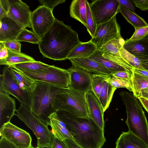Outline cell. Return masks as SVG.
Instances as JSON below:
<instances>
[{"mask_svg":"<svg viewBox=\"0 0 148 148\" xmlns=\"http://www.w3.org/2000/svg\"><path fill=\"white\" fill-rule=\"evenodd\" d=\"M77 32L63 21L56 18L38 45L44 57L54 61L66 60L71 51L80 42Z\"/></svg>","mask_w":148,"mask_h":148,"instance_id":"cell-1","label":"cell"},{"mask_svg":"<svg viewBox=\"0 0 148 148\" xmlns=\"http://www.w3.org/2000/svg\"><path fill=\"white\" fill-rule=\"evenodd\" d=\"M73 140L83 148H101L106 141L104 130L90 118L75 117L65 111L56 112Z\"/></svg>","mask_w":148,"mask_h":148,"instance_id":"cell-2","label":"cell"},{"mask_svg":"<svg viewBox=\"0 0 148 148\" xmlns=\"http://www.w3.org/2000/svg\"><path fill=\"white\" fill-rule=\"evenodd\" d=\"M61 88L44 82L36 81L31 92L29 110L36 116L48 126L49 117L53 112L54 98Z\"/></svg>","mask_w":148,"mask_h":148,"instance_id":"cell-3","label":"cell"},{"mask_svg":"<svg viewBox=\"0 0 148 148\" xmlns=\"http://www.w3.org/2000/svg\"><path fill=\"white\" fill-rule=\"evenodd\" d=\"M119 95L126 109L128 131L148 145V122L140 101L131 93L121 91Z\"/></svg>","mask_w":148,"mask_h":148,"instance_id":"cell-4","label":"cell"},{"mask_svg":"<svg viewBox=\"0 0 148 148\" xmlns=\"http://www.w3.org/2000/svg\"><path fill=\"white\" fill-rule=\"evenodd\" d=\"M53 108L55 112L65 111L79 118H89L86 94L70 88H61L55 96Z\"/></svg>","mask_w":148,"mask_h":148,"instance_id":"cell-5","label":"cell"},{"mask_svg":"<svg viewBox=\"0 0 148 148\" xmlns=\"http://www.w3.org/2000/svg\"><path fill=\"white\" fill-rule=\"evenodd\" d=\"M15 115L23 121L33 132L37 139V147L51 148L53 136L48 125L35 115L26 106L20 103Z\"/></svg>","mask_w":148,"mask_h":148,"instance_id":"cell-6","label":"cell"},{"mask_svg":"<svg viewBox=\"0 0 148 148\" xmlns=\"http://www.w3.org/2000/svg\"><path fill=\"white\" fill-rule=\"evenodd\" d=\"M20 71L35 81L45 82L61 88H69L70 75L67 69L53 65L42 72Z\"/></svg>","mask_w":148,"mask_h":148,"instance_id":"cell-7","label":"cell"},{"mask_svg":"<svg viewBox=\"0 0 148 148\" xmlns=\"http://www.w3.org/2000/svg\"><path fill=\"white\" fill-rule=\"evenodd\" d=\"M0 91L11 95L30 109L31 92L23 90L12 74L9 67L4 66L0 75Z\"/></svg>","mask_w":148,"mask_h":148,"instance_id":"cell-8","label":"cell"},{"mask_svg":"<svg viewBox=\"0 0 148 148\" xmlns=\"http://www.w3.org/2000/svg\"><path fill=\"white\" fill-rule=\"evenodd\" d=\"M97 26L106 23L120 13V5L117 0H96L89 3Z\"/></svg>","mask_w":148,"mask_h":148,"instance_id":"cell-9","label":"cell"},{"mask_svg":"<svg viewBox=\"0 0 148 148\" xmlns=\"http://www.w3.org/2000/svg\"><path fill=\"white\" fill-rule=\"evenodd\" d=\"M56 18L50 8L45 5L39 6L32 14L33 32L41 39L51 27Z\"/></svg>","mask_w":148,"mask_h":148,"instance_id":"cell-10","label":"cell"},{"mask_svg":"<svg viewBox=\"0 0 148 148\" xmlns=\"http://www.w3.org/2000/svg\"><path fill=\"white\" fill-rule=\"evenodd\" d=\"M1 137L5 138L17 148H29L32 138L29 133L10 122L0 128Z\"/></svg>","mask_w":148,"mask_h":148,"instance_id":"cell-11","label":"cell"},{"mask_svg":"<svg viewBox=\"0 0 148 148\" xmlns=\"http://www.w3.org/2000/svg\"><path fill=\"white\" fill-rule=\"evenodd\" d=\"M120 27L115 16L108 21L97 26L94 35L90 40L97 49L109 41L121 35Z\"/></svg>","mask_w":148,"mask_h":148,"instance_id":"cell-12","label":"cell"},{"mask_svg":"<svg viewBox=\"0 0 148 148\" xmlns=\"http://www.w3.org/2000/svg\"><path fill=\"white\" fill-rule=\"evenodd\" d=\"M67 70L70 75L69 88L86 94L92 91L91 73L73 65Z\"/></svg>","mask_w":148,"mask_h":148,"instance_id":"cell-13","label":"cell"},{"mask_svg":"<svg viewBox=\"0 0 148 148\" xmlns=\"http://www.w3.org/2000/svg\"><path fill=\"white\" fill-rule=\"evenodd\" d=\"M8 15L24 28H32V12L29 6L20 0H8Z\"/></svg>","mask_w":148,"mask_h":148,"instance_id":"cell-14","label":"cell"},{"mask_svg":"<svg viewBox=\"0 0 148 148\" xmlns=\"http://www.w3.org/2000/svg\"><path fill=\"white\" fill-rule=\"evenodd\" d=\"M0 42L16 40L24 28L8 15L0 18Z\"/></svg>","mask_w":148,"mask_h":148,"instance_id":"cell-15","label":"cell"},{"mask_svg":"<svg viewBox=\"0 0 148 148\" xmlns=\"http://www.w3.org/2000/svg\"><path fill=\"white\" fill-rule=\"evenodd\" d=\"M86 97L89 117L104 130V112L98 98L92 91L86 93Z\"/></svg>","mask_w":148,"mask_h":148,"instance_id":"cell-16","label":"cell"},{"mask_svg":"<svg viewBox=\"0 0 148 148\" xmlns=\"http://www.w3.org/2000/svg\"><path fill=\"white\" fill-rule=\"evenodd\" d=\"M15 99L9 95L0 91V128L10 122L16 111Z\"/></svg>","mask_w":148,"mask_h":148,"instance_id":"cell-17","label":"cell"},{"mask_svg":"<svg viewBox=\"0 0 148 148\" xmlns=\"http://www.w3.org/2000/svg\"><path fill=\"white\" fill-rule=\"evenodd\" d=\"M72 65L82 68L94 74L111 75L115 72L104 67L97 62L88 58L69 60Z\"/></svg>","mask_w":148,"mask_h":148,"instance_id":"cell-18","label":"cell"},{"mask_svg":"<svg viewBox=\"0 0 148 148\" xmlns=\"http://www.w3.org/2000/svg\"><path fill=\"white\" fill-rule=\"evenodd\" d=\"M49 118V125L51 127V132L53 136L62 140L66 139L73 140L66 125L58 117L56 112L52 114Z\"/></svg>","mask_w":148,"mask_h":148,"instance_id":"cell-19","label":"cell"},{"mask_svg":"<svg viewBox=\"0 0 148 148\" xmlns=\"http://www.w3.org/2000/svg\"><path fill=\"white\" fill-rule=\"evenodd\" d=\"M116 144L119 148H148L145 143L129 131L122 132Z\"/></svg>","mask_w":148,"mask_h":148,"instance_id":"cell-20","label":"cell"},{"mask_svg":"<svg viewBox=\"0 0 148 148\" xmlns=\"http://www.w3.org/2000/svg\"><path fill=\"white\" fill-rule=\"evenodd\" d=\"M123 47L140 61L148 57V39L146 37L137 42L125 43Z\"/></svg>","mask_w":148,"mask_h":148,"instance_id":"cell-21","label":"cell"},{"mask_svg":"<svg viewBox=\"0 0 148 148\" xmlns=\"http://www.w3.org/2000/svg\"><path fill=\"white\" fill-rule=\"evenodd\" d=\"M97 49L96 45L90 40L85 42H81L71 51L66 60L88 58Z\"/></svg>","mask_w":148,"mask_h":148,"instance_id":"cell-22","label":"cell"},{"mask_svg":"<svg viewBox=\"0 0 148 148\" xmlns=\"http://www.w3.org/2000/svg\"><path fill=\"white\" fill-rule=\"evenodd\" d=\"M86 0H73L70 8V16L78 21L86 27Z\"/></svg>","mask_w":148,"mask_h":148,"instance_id":"cell-23","label":"cell"},{"mask_svg":"<svg viewBox=\"0 0 148 148\" xmlns=\"http://www.w3.org/2000/svg\"><path fill=\"white\" fill-rule=\"evenodd\" d=\"M8 50V56L0 60V64L9 67L18 64L35 61L31 57L21 52L13 51Z\"/></svg>","mask_w":148,"mask_h":148,"instance_id":"cell-24","label":"cell"},{"mask_svg":"<svg viewBox=\"0 0 148 148\" xmlns=\"http://www.w3.org/2000/svg\"><path fill=\"white\" fill-rule=\"evenodd\" d=\"M108 77L104 83L99 98L104 112L108 108L114 92L116 89V88L113 87L108 82Z\"/></svg>","mask_w":148,"mask_h":148,"instance_id":"cell-25","label":"cell"},{"mask_svg":"<svg viewBox=\"0 0 148 148\" xmlns=\"http://www.w3.org/2000/svg\"><path fill=\"white\" fill-rule=\"evenodd\" d=\"M50 66L40 61L35 60L18 64L10 67L21 71L36 72L43 71Z\"/></svg>","mask_w":148,"mask_h":148,"instance_id":"cell-26","label":"cell"},{"mask_svg":"<svg viewBox=\"0 0 148 148\" xmlns=\"http://www.w3.org/2000/svg\"><path fill=\"white\" fill-rule=\"evenodd\" d=\"M120 13L135 29L148 26L143 18L134 12L121 6L120 7Z\"/></svg>","mask_w":148,"mask_h":148,"instance_id":"cell-27","label":"cell"},{"mask_svg":"<svg viewBox=\"0 0 148 148\" xmlns=\"http://www.w3.org/2000/svg\"><path fill=\"white\" fill-rule=\"evenodd\" d=\"M14 77L23 90L31 92L34 88L36 82L21 72L14 68L9 67Z\"/></svg>","mask_w":148,"mask_h":148,"instance_id":"cell-28","label":"cell"},{"mask_svg":"<svg viewBox=\"0 0 148 148\" xmlns=\"http://www.w3.org/2000/svg\"><path fill=\"white\" fill-rule=\"evenodd\" d=\"M88 58L98 62L103 66L114 72L126 71L123 67L104 57L101 51L97 49L95 52Z\"/></svg>","mask_w":148,"mask_h":148,"instance_id":"cell-29","label":"cell"},{"mask_svg":"<svg viewBox=\"0 0 148 148\" xmlns=\"http://www.w3.org/2000/svg\"><path fill=\"white\" fill-rule=\"evenodd\" d=\"M125 43V40L120 35L109 41L98 49L103 52L120 55L119 51Z\"/></svg>","mask_w":148,"mask_h":148,"instance_id":"cell-30","label":"cell"},{"mask_svg":"<svg viewBox=\"0 0 148 148\" xmlns=\"http://www.w3.org/2000/svg\"><path fill=\"white\" fill-rule=\"evenodd\" d=\"M132 82L133 93L138 99L141 91L148 87V78L134 73L132 78Z\"/></svg>","mask_w":148,"mask_h":148,"instance_id":"cell-31","label":"cell"},{"mask_svg":"<svg viewBox=\"0 0 148 148\" xmlns=\"http://www.w3.org/2000/svg\"><path fill=\"white\" fill-rule=\"evenodd\" d=\"M103 56L124 68L132 76L134 68L122 58L120 55H116L109 53L102 52Z\"/></svg>","mask_w":148,"mask_h":148,"instance_id":"cell-32","label":"cell"},{"mask_svg":"<svg viewBox=\"0 0 148 148\" xmlns=\"http://www.w3.org/2000/svg\"><path fill=\"white\" fill-rule=\"evenodd\" d=\"M109 76L91 73L92 91L98 99L104 83Z\"/></svg>","mask_w":148,"mask_h":148,"instance_id":"cell-33","label":"cell"},{"mask_svg":"<svg viewBox=\"0 0 148 148\" xmlns=\"http://www.w3.org/2000/svg\"><path fill=\"white\" fill-rule=\"evenodd\" d=\"M119 53L121 57L134 68L142 70L145 69L139 59L128 52L123 47L120 49Z\"/></svg>","mask_w":148,"mask_h":148,"instance_id":"cell-34","label":"cell"},{"mask_svg":"<svg viewBox=\"0 0 148 148\" xmlns=\"http://www.w3.org/2000/svg\"><path fill=\"white\" fill-rule=\"evenodd\" d=\"M16 40L18 42H25L38 44L41 39L33 32L24 28L18 35Z\"/></svg>","mask_w":148,"mask_h":148,"instance_id":"cell-35","label":"cell"},{"mask_svg":"<svg viewBox=\"0 0 148 148\" xmlns=\"http://www.w3.org/2000/svg\"><path fill=\"white\" fill-rule=\"evenodd\" d=\"M108 81L113 87L115 88H125L133 92L132 82L128 80L119 78L111 75L108 76Z\"/></svg>","mask_w":148,"mask_h":148,"instance_id":"cell-36","label":"cell"},{"mask_svg":"<svg viewBox=\"0 0 148 148\" xmlns=\"http://www.w3.org/2000/svg\"><path fill=\"white\" fill-rule=\"evenodd\" d=\"M87 30L92 38L95 32L97 25L96 24L90 7L89 3L86 1Z\"/></svg>","mask_w":148,"mask_h":148,"instance_id":"cell-37","label":"cell"},{"mask_svg":"<svg viewBox=\"0 0 148 148\" xmlns=\"http://www.w3.org/2000/svg\"><path fill=\"white\" fill-rule=\"evenodd\" d=\"M130 38L125 40V43L136 42L145 38L148 34V26L136 28Z\"/></svg>","mask_w":148,"mask_h":148,"instance_id":"cell-38","label":"cell"},{"mask_svg":"<svg viewBox=\"0 0 148 148\" xmlns=\"http://www.w3.org/2000/svg\"><path fill=\"white\" fill-rule=\"evenodd\" d=\"M2 42L8 49L16 52H21V44L16 40H8Z\"/></svg>","mask_w":148,"mask_h":148,"instance_id":"cell-39","label":"cell"},{"mask_svg":"<svg viewBox=\"0 0 148 148\" xmlns=\"http://www.w3.org/2000/svg\"><path fill=\"white\" fill-rule=\"evenodd\" d=\"M41 5H45L53 11L54 8L58 5L65 2V0H39L38 1Z\"/></svg>","mask_w":148,"mask_h":148,"instance_id":"cell-40","label":"cell"},{"mask_svg":"<svg viewBox=\"0 0 148 148\" xmlns=\"http://www.w3.org/2000/svg\"><path fill=\"white\" fill-rule=\"evenodd\" d=\"M112 75L119 78L128 80L132 82V76L126 71H117L113 73Z\"/></svg>","mask_w":148,"mask_h":148,"instance_id":"cell-41","label":"cell"},{"mask_svg":"<svg viewBox=\"0 0 148 148\" xmlns=\"http://www.w3.org/2000/svg\"><path fill=\"white\" fill-rule=\"evenodd\" d=\"M135 6L142 11L148 10V0H132Z\"/></svg>","mask_w":148,"mask_h":148,"instance_id":"cell-42","label":"cell"},{"mask_svg":"<svg viewBox=\"0 0 148 148\" xmlns=\"http://www.w3.org/2000/svg\"><path fill=\"white\" fill-rule=\"evenodd\" d=\"M120 6H122L132 11H135L136 8L132 0H117Z\"/></svg>","mask_w":148,"mask_h":148,"instance_id":"cell-43","label":"cell"},{"mask_svg":"<svg viewBox=\"0 0 148 148\" xmlns=\"http://www.w3.org/2000/svg\"><path fill=\"white\" fill-rule=\"evenodd\" d=\"M51 148H69L64 140H60L53 136V144Z\"/></svg>","mask_w":148,"mask_h":148,"instance_id":"cell-44","label":"cell"},{"mask_svg":"<svg viewBox=\"0 0 148 148\" xmlns=\"http://www.w3.org/2000/svg\"><path fill=\"white\" fill-rule=\"evenodd\" d=\"M8 56V50L2 42H0V60Z\"/></svg>","mask_w":148,"mask_h":148,"instance_id":"cell-45","label":"cell"},{"mask_svg":"<svg viewBox=\"0 0 148 148\" xmlns=\"http://www.w3.org/2000/svg\"><path fill=\"white\" fill-rule=\"evenodd\" d=\"M0 148H17L5 138L1 137L0 139Z\"/></svg>","mask_w":148,"mask_h":148,"instance_id":"cell-46","label":"cell"},{"mask_svg":"<svg viewBox=\"0 0 148 148\" xmlns=\"http://www.w3.org/2000/svg\"><path fill=\"white\" fill-rule=\"evenodd\" d=\"M69 148H83L78 145L73 140L66 139L64 140Z\"/></svg>","mask_w":148,"mask_h":148,"instance_id":"cell-47","label":"cell"},{"mask_svg":"<svg viewBox=\"0 0 148 148\" xmlns=\"http://www.w3.org/2000/svg\"><path fill=\"white\" fill-rule=\"evenodd\" d=\"M134 73H136L148 78V70H142L134 68Z\"/></svg>","mask_w":148,"mask_h":148,"instance_id":"cell-48","label":"cell"},{"mask_svg":"<svg viewBox=\"0 0 148 148\" xmlns=\"http://www.w3.org/2000/svg\"><path fill=\"white\" fill-rule=\"evenodd\" d=\"M143 107L148 113V100L143 97L139 99Z\"/></svg>","mask_w":148,"mask_h":148,"instance_id":"cell-49","label":"cell"},{"mask_svg":"<svg viewBox=\"0 0 148 148\" xmlns=\"http://www.w3.org/2000/svg\"><path fill=\"white\" fill-rule=\"evenodd\" d=\"M140 97H143L148 100V87L141 91L139 98Z\"/></svg>","mask_w":148,"mask_h":148,"instance_id":"cell-50","label":"cell"},{"mask_svg":"<svg viewBox=\"0 0 148 148\" xmlns=\"http://www.w3.org/2000/svg\"><path fill=\"white\" fill-rule=\"evenodd\" d=\"M140 61L143 64L148 66V57Z\"/></svg>","mask_w":148,"mask_h":148,"instance_id":"cell-51","label":"cell"},{"mask_svg":"<svg viewBox=\"0 0 148 148\" xmlns=\"http://www.w3.org/2000/svg\"><path fill=\"white\" fill-rule=\"evenodd\" d=\"M143 67L145 69L148 70V66L144 65L143 64Z\"/></svg>","mask_w":148,"mask_h":148,"instance_id":"cell-52","label":"cell"},{"mask_svg":"<svg viewBox=\"0 0 148 148\" xmlns=\"http://www.w3.org/2000/svg\"><path fill=\"white\" fill-rule=\"evenodd\" d=\"M38 148V147H33L32 146H31V147H30V148Z\"/></svg>","mask_w":148,"mask_h":148,"instance_id":"cell-53","label":"cell"},{"mask_svg":"<svg viewBox=\"0 0 148 148\" xmlns=\"http://www.w3.org/2000/svg\"><path fill=\"white\" fill-rule=\"evenodd\" d=\"M116 148H119L118 146L116 145Z\"/></svg>","mask_w":148,"mask_h":148,"instance_id":"cell-54","label":"cell"},{"mask_svg":"<svg viewBox=\"0 0 148 148\" xmlns=\"http://www.w3.org/2000/svg\"><path fill=\"white\" fill-rule=\"evenodd\" d=\"M146 37L148 39V34L146 36Z\"/></svg>","mask_w":148,"mask_h":148,"instance_id":"cell-55","label":"cell"}]
</instances>
